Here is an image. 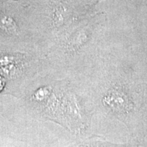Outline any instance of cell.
Listing matches in <instances>:
<instances>
[{
	"label": "cell",
	"mask_w": 147,
	"mask_h": 147,
	"mask_svg": "<svg viewBox=\"0 0 147 147\" xmlns=\"http://www.w3.org/2000/svg\"><path fill=\"white\" fill-rule=\"evenodd\" d=\"M0 29L9 34H16L18 27L15 21L10 16L0 14Z\"/></svg>",
	"instance_id": "6da1fadb"
},
{
	"label": "cell",
	"mask_w": 147,
	"mask_h": 147,
	"mask_svg": "<svg viewBox=\"0 0 147 147\" xmlns=\"http://www.w3.org/2000/svg\"><path fill=\"white\" fill-rule=\"evenodd\" d=\"M69 14H70V10L67 6L62 4L59 5L55 9L54 14H53V18L55 23L57 25L63 23L69 17Z\"/></svg>",
	"instance_id": "7a4b0ae2"
},
{
	"label": "cell",
	"mask_w": 147,
	"mask_h": 147,
	"mask_svg": "<svg viewBox=\"0 0 147 147\" xmlns=\"http://www.w3.org/2000/svg\"><path fill=\"white\" fill-rule=\"evenodd\" d=\"M4 87H5V80L2 77V76L0 74V92L2 91Z\"/></svg>",
	"instance_id": "3957f363"
}]
</instances>
